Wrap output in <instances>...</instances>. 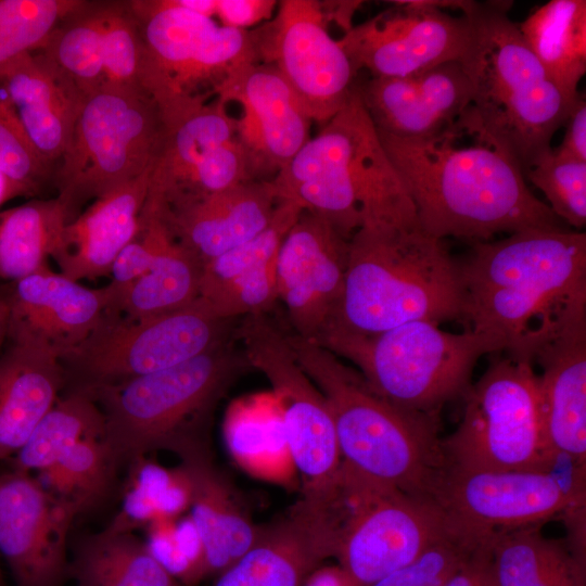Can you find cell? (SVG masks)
<instances>
[{
    "mask_svg": "<svg viewBox=\"0 0 586 586\" xmlns=\"http://www.w3.org/2000/svg\"><path fill=\"white\" fill-rule=\"evenodd\" d=\"M0 174L18 196L35 198L53 184L54 168L28 139L0 74Z\"/></svg>",
    "mask_w": 586,
    "mask_h": 586,
    "instance_id": "cell-44",
    "label": "cell"
},
{
    "mask_svg": "<svg viewBox=\"0 0 586 586\" xmlns=\"http://www.w3.org/2000/svg\"><path fill=\"white\" fill-rule=\"evenodd\" d=\"M237 337L251 368L267 378L280 402L284 441L303 488L329 481L342 463L333 419L288 334L267 314H258L239 320Z\"/></svg>",
    "mask_w": 586,
    "mask_h": 586,
    "instance_id": "cell-14",
    "label": "cell"
},
{
    "mask_svg": "<svg viewBox=\"0 0 586 586\" xmlns=\"http://www.w3.org/2000/svg\"><path fill=\"white\" fill-rule=\"evenodd\" d=\"M160 111L164 133L145 200L152 203L178 188L211 150L238 137L237 118L216 97L209 102L207 98H188Z\"/></svg>",
    "mask_w": 586,
    "mask_h": 586,
    "instance_id": "cell-30",
    "label": "cell"
},
{
    "mask_svg": "<svg viewBox=\"0 0 586 586\" xmlns=\"http://www.w3.org/2000/svg\"><path fill=\"white\" fill-rule=\"evenodd\" d=\"M302 208L279 201L270 224L258 234L203 267L200 296L222 319L267 314L278 301L276 260Z\"/></svg>",
    "mask_w": 586,
    "mask_h": 586,
    "instance_id": "cell-26",
    "label": "cell"
},
{
    "mask_svg": "<svg viewBox=\"0 0 586 586\" xmlns=\"http://www.w3.org/2000/svg\"><path fill=\"white\" fill-rule=\"evenodd\" d=\"M76 586H182L135 533L103 528L81 538L69 557Z\"/></svg>",
    "mask_w": 586,
    "mask_h": 586,
    "instance_id": "cell-34",
    "label": "cell"
},
{
    "mask_svg": "<svg viewBox=\"0 0 586 586\" xmlns=\"http://www.w3.org/2000/svg\"><path fill=\"white\" fill-rule=\"evenodd\" d=\"M495 533L461 524L408 564L370 586H445L463 565L491 545Z\"/></svg>",
    "mask_w": 586,
    "mask_h": 586,
    "instance_id": "cell-41",
    "label": "cell"
},
{
    "mask_svg": "<svg viewBox=\"0 0 586 586\" xmlns=\"http://www.w3.org/2000/svg\"><path fill=\"white\" fill-rule=\"evenodd\" d=\"M103 413L86 390H64L12 458V469L38 473L80 441L104 437Z\"/></svg>",
    "mask_w": 586,
    "mask_h": 586,
    "instance_id": "cell-38",
    "label": "cell"
},
{
    "mask_svg": "<svg viewBox=\"0 0 586 586\" xmlns=\"http://www.w3.org/2000/svg\"><path fill=\"white\" fill-rule=\"evenodd\" d=\"M313 342L351 361L390 403L424 413H440L447 402L463 396L477 360L506 348L498 336L468 329L447 332L429 321L377 334L328 330Z\"/></svg>",
    "mask_w": 586,
    "mask_h": 586,
    "instance_id": "cell-8",
    "label": "cell"
},
{
    "mask_svg": "<svg viewBox=\"0 0 586 586\" xmlns=\"http://www.w3.org/2000/svg\"><path fill=\"white\" fill-rule=\"evenodd\" d=\"M341 537L322 502L303 493L283 519L262 527L255 544L212 586H303L324 560L336 557Z\"/></svg>",
    "mask_w": 586,
    "mask_h": 586,
    "instance_id": "cell-23",
    "label": "cell"
},
{
    "mask_svg": "<svg viewBox=\"0 0 586 586\" xmlns=\"http://www.w3.org/2000/svg\"><path fill=\"white\" fill-rule=\"evenodd\" d=\"M252 369L237 335L175 367L88 391L120 466L167 450L182 460L211 455L208 428L233 382Z\"/></svg>",
    "mask_w": 586,
    "mask_h": 586,
    "instance_id": "cell-6",
    "label": "cell"
},
{
    "mask_svg": "<svg viewBox=\"0 0 586 586\" xmlns=\"http://www.w3.org/2000/svg\"><path fill=\"white\" fill-rule=\"evenodd\" d=\"M565 132L559 151L586 162V101L578 92L564 122Z\"/></svg>",
    "mask_w": 586,
    "mask_h": 586,
    "instance_id": "cell-47",
    "label": "cell"
},
{
    "mask_svg": "<svg viewBox=\"0 0 586 586\" xmlns=\"http://www.w3.org/2000/svg\"><path fill=\"white\" fill-rule=\"evenodd\" d=\"M5 343L0 351V460L16 455L65 388L56 355Z\"/></svg>",
    "mask_w": 586,
    "mask_h": 586,
    "instance_id": "cell-29",
    "label": "cell"
},
{
    "mask_svg": "<svg viewBox=\"0 0 586 586\" xmlns=\"http://www.w3.org/2000/svg\"><path fill=\"white\" fill-rule=\"evenodd\" d=\"M151 171L94 199L66 224L51 257L60 273L78 282L109 277L139 229Z\"/></svg>",
    "mask_w": 586,
    "mask_h": 586,
    "instance_id": "cell-27",
    "label": "cell"
},
{
    "mask_svg": "<svg viewBox=\"0 0 586 586\" xmlns=\"http://www.w3.org/2000/svg\"><path fill=\"white\" fill-rule=\"evenodd\" d=\"M303 586H359L339 564L320 565L306 578Z\"/></svg>",
    "mask_w": 586,
    "mask_h": 586,
    "instance_id": "cell-49",
    "label": "cell"
},
{
    "mask_svg": "<svg viewBox=\"0 0 586 586\" xmlns=\"http://www.w3.org/2000/svg\"><path fill=\"white\" fill-rule=\"evenodd\" d=\"M76 518L36 475L13 469L0 475V557L15 586H64Z\"/></svg>",
    "mask_w": 586,
    "mask_h": 586,
    "instance_id": "cell-19",
    "label": "cell"
},
{
    "mask_svg": "<svg viewBox=\"0 0 586 586\" xmlns=\"http://www.w3.org/2000/svg\"><path fill=\"white\" fill-rule=\"evenodd\" d=\"M525 180L539 189L547 206L564 224L578 230L586 226V162L551 146L524 170Z\"/></svg>",
    "mask_w": 586,
    "mask_h": 586,
    "instance_id": "cell-42",
    "label": "cell"
},
{
    "mask_svg": "<svg viewBox=\"0 0 586 586\" xmlns=\"http://www.w3.org/2000/svg\"><path fill=\"white\" fill-rule=\"evenodd\" d=\"M127 2L144 49L140 86L160 109L208 98L234 71L257 63L250 30L222 26L180 0Z\"/></svg>",
    "mask_w": 586,
    "mask_h": 586,
    "instance_id": "cell-12",
    "label": "cell"
},
{
    "mask_svg": "<svg viewBox=\"0 0 586 586\" xmlns=\"http://www.w3.org/2000/svg\"><path fill=\"white\" fill-rule=\"evenodd\" d=\"M378 133L413 204L419 228L430 237L474 243L498 233L564 228L531 192L520 166L486 133L470 106L424 138Z\"/></svg>",
    "mask_w": 586,
    "mask_h": 586,
    "instance_id": "cell-1",
    "label": "cell"
},
{
    "mask_svg": "<svg viewBox=\"0 0 586 586\" xmlns=\"http://www.w3.org/2000/svg\"><path fill=\"white\" fill-rule=\"evenodd\" d=\"M499 353L463 395L464 411L458 428L442 440L445 467L550 470L561 457L545 434L534 366L527 359Z\"/></svg>",
    "mask_w": 586,
    "mask_h": 586,
    "instance_id": "cell-10",
    "label": "cell"
},
{
    "mask_svg": "<svg viewBox=\"0 0 586 586\" xmlns=\"http://www.w3.org/2000/svg\"><path fill=\"white\" fill-rule=\"evenodd\" d=\"M349 240L326 219L302 211L276 260L277 297L295 335L316 341L341 297Z\"/></svg>",
    "mask_w": 586,
    "mask_h": 586,
    "instance_id": "cell-20",
    "label": "cell"
},
{
    "mask_svg": "<svg viewBox=\"0 0 586 586\" xmlns=\"http://www.w3.org/2000/svg\"><path fill=\"white\" fill-rule=\"evenodd\" d=\"M110 1H85L53 29L40 52L82 95L104 84L103 38Z\"/></svg>",
    "mask_w": 586,
    "mask_h": 586,
    "instance_id": "cell-37",
    "label": "cell"
},
{
    "mask_svg": "<svg viewBox=\"0 0 586 586\" xmlns=\"http://www.w3.org/2000/svg\"><path fill=\"white\" fill-rule=\"evenodd\" d=\"M491 546L492 543L463 565L445 586H497L491 563Z\"/></svg>",
    "mask_w": 586,
    "mask_h": 586,
    "instance_id": "cell-48",
    "label": "cell"
},
{
    "mask_svg": "<svg viewBox=\"0 0 586 586\" xmlns=\"http://www.w3.org/2000/svg\"><path fill=\"white\" fill-rule=\"evenodd\" d=\"M81 0H0V67L38 51Z\"/></svg>",
    "mask_w": 586,
    "mask_h": 586,
    "instance_id": "cell-43",
    "label": "cell"
},
{
    "mask_svg": "<svg viewBox=\"0 0 586 586\" xmlns=\"http://www.w3.org/2000/svg\"><path fill=\"white\" fill-rule=\"evenodd\" d=\"M357 86L377 130L398 138L434 135L472 101V87L459 61L405 77H371Z\"/></svg>",
    "mask_w": 586,
    "mask_h": 586,
    "instance_id": "cell-25",
    "label": "cell"
},
{
    "mask_svg": "<svg viewBox=\"0 0 586 586\" xmlns=\"http://www.w3.org/2000/svg\"><path fill=\"white\" fill-rule=\"evenodd\" d=\"M277 7L275 0H216L214 16L222 26L250 30L271 20Z\"/></svg>",
    "mask_w": 586,
    "mask_h": 586,
    "instance_id": "cell-46",
    "label": "cell"
},
{
    "mask_svg": "<svg viewBox=\"0 0 586 586\" xmlns=\"http://www.w3.org/2000/svg\"><path fill=\"white\" fill-rule=\"evenodd\" d=\"M17 192L10 182L0 174V205L11 199L17 198Z\"/></svg>",
    "mask_w": 586,
    "mask_h": 586,
    "instance_id": "cell-51",
    "label": "cell"
},
{
    "mask_svg": "<svg viewBox=\"0 0 586 586\" xmlns=\"http://www.w3.org/2000/svg\"><path fill=\"white\" fill-rule=\"evenodd\" d=\"M0 583H3V578H2V574H1V569H0Z\"/></svg>",
    "mask_w": 586,
    "mask_h": 586,
    "instance_id": "cell-52",
    "label": "cell"
},
{
    "mask_svg": "<svg viewBox=\"0 0 586 586\" xmlns=\"http://www.w3.org/2000/svg\"><path fill=\"white\" fill-rule=\"evenodd\" d=\"M11 101L31 144L55 168L66 152L82 95L38 51L0 67Z\"/></svg>",
    "mask_w": 586,
    "mask_h": 586,
    "instance_id": "cell-28",
    "label": "cell"
},
{
    "mask_svg": "<svg viewBox=\"0 0 586 586\" xmlns=\"http://www.w3.org/2000/svg\"><path fill=\"white\" fill-rule=\"evenodd\" d=\"M8 315V305L3 294L0 291V351L7 341Z\"/></svg>",
    "mask_w": 586,
    "mask_h": 586,
    "instance_id": "cell-50",
    "label": "cell"
},
{
    "mask_svg": "<svg viewBox=\"0 0 586 586\" xmlns=\"http://www.w3.org/2000/svg\"><path fill=\"white\" fill-rule=\"evenodd\" d=\"M585 471L560 458L550 470L469 471L444 467L432 496L457 521L497 532L540 525L585 509Z\"/></svg>",
    "mask_w": 586,
    "mask_h": 586,
    "instance_id": "cell-13",
    "label": "cell"
},
{
    "mask_svg": "<svg viewBox=\"0 0 586 586\" xmlns=\"http://www.w3.org/2000/svg\"><path fill=\"white\" fill-rule=\"evenodd\" d=\"M391 9L353 26L339 40L356 73L405 77L461 61L472 23L435 8L431 0L396 1Z\"/></svg>",
    "mask_w": 586,
    "mask_h": 586,
    "instance_id": "cell-18",
    "label": "cell"
},
{
    "mask_svg": "<svg viewBox=\"0 0 586 586\" xmlns=\"http://www.w3.org/2000/svg\"><path fill=\"white\" fill-rule=\"evenodd\" d=\"M511 4L471 2L462 15L472 23V40L460 63L472 87L471 111L524 173L550 148L575 99L556 86L527 47L508 15Z\"/></svg>",
    "mask_w": 586,
    "mask_h": 586,
    "instance_id": "cell-7",
    "label": "cell"
},
{
    "mask_svg": "<svg viewBox=\"0 0 586 586\" xmlns=\"http://www.w3.org/2000/svg\"><path fill=\"white\" fill-rule=\"evenodd\" d=\"M286 334L297 361L328 403L342 462L373 482L432 496L445 467L440 413L390 403L330 351Z\"/></svg>",
    "mask_w": 586,
    "mask_h": 586,
    "instance_id": "cell-4",
    "label": "cell"
},
{
    "mask_svg": "<svg viewBox=\"0 0 586 586\" xmlns=\"http://www.w3.org/2000/svg\"><path fill=\"white\" fill-rule=\"evenodd\" d=\"M203 267L169 233L142 277L119 291L106 284L112 308L129 318H145L183 307L200 296Z\"/></svg>",
    "mask_w": 586,
    "mask_h": 586,
    "instance_id": "cell-36",
    "label": "cell"
},
{
    "mask_svg": "<svg viewBox=\"0 0 586 586\" xmlns=\"http://www.w3.org/2000/svg\"><path fill=\"white\" fill-rule=\"evenodd\" d=\"M536 526L497 531L491 563L497 586H586L585 553Z\"/></svg>",
    "mask_w": 586,
    "mask_h": 586,
    "instance_id": "cell-32",
    "label": "cell"
},
{
    "mask_svg": "<svg viewBox=\"0 0 586 586\" xmlns=\"http://www.w3.org/2000/svg\"><path fill=\"white\" fill-rule=\"evenodd\" d=\"M190 505V483L184 468L165 469L146 457L129 463L120 507L104 527L135 533L157 520L175 519Z\"/></svg>",
    "mask_w": 586,
    "mask_h": 586,
    "instance_id": "cell-40",
    "label": "cell"
},
{
    "mask_svg": "<svg viewBox=\"0 0 586 586\" xmlns=\"http://www.w3.org/2000/svg\"><path fill=\"white\" fill-rule=\"evenodd\" d=\"M271 182L279 201L322 217L348 240L366 227H419L357 84L342 109Z\"/></svg>",
    "mask_w": 586,
    "mask_h": 586,
    "instance_id": "cell-2",
    "label": "cell"
},
{
    "mask_svg": "<svg viewBox=\"0 0 586 586\" xmlns=\"http://www.w3.org/2000/svg\"><path fill=\"white\" fill-rule=\"evenodd\" d=\"M279 200L271 180H251L206 196L161 207L174 240L203 266L251 240L271 221Z\"/></svg>",
    "mask_w": 586,
    "mask_h": 586,
    "instance_id": "cell-24",
    "label": "cell"
},
{
    "mask_svg": "<svg viewBox=\"0 0 586 586\" xmlns=\"http://www.w3.org/2000/svg\"><path fill=\"white\" fill-rule=\"evenodd\" d=\"M462 313L458 260L443 240L419 227H366L349 240L342 294L322 333L377 334L412 321L440 326L461 320Z\"/></svg>",
    "mask_w": 586,
    "mask_h": 586,
    "instance_id": "cell-3",
    "label": "cell"
},
{
    "mask_svg": "<svg viewBox=\"0 0 586 586\" xmlns=\"http://www.w3.org/2000/svg\"><path fill=\"white\" fill-rule=\"evenodd\" d=\"M506 354L537 364L544 430L559 457L586 467V289Z\"/></svg>",
    "mask_w": 586,
    "mask_h": 586,
    "instance_id": "cell-17",
    "label": "cell"
},
{
    "mask_svg": "<svg viewBox=\"0 0 586 586\" xmlns=\"http://www.w3.org/2000/svg\"><path fill=\"white\" fill-rule=\"evenodd\" d=\"M518 26L549 78L575 99L586 73V1L551 0Z\"/></svg>",
    "mask_w": 586,
    "mask_h": 586,
    "instance_id": "cell-33",
    "label": "cell"
},
{
    "mask_svg": "<svg viewBox=\"0 0 586 586\" xmlns=\"http://www.w3.org/2000/svg\"><path fill=\"white\" fill-rule=\"evenodd\" d=\"M239 320L218 317L201 297L145 318L112 310L60 358L64 390L117 384L183 364L234 337Z\"/></svg>",
    "mask_w": 586,
    "mask_h": 586,
    "instance_id": "cell-11",
    "label": "cell"
},
{
    "mask_svg": "<svg viewBox=\"0 0 586 586\" xmlns=\"http://www.w3.org/2000/svg\"><path fill=\"white\" fill-rule=\"evenodd\" d=\"M190 483V519L203 545L207 577L217 576L258 539L253 524L214 468L211 455L182 460Z\"/></svg>",
    "mask_w": 586,
    "mask_h": 586,
    "instance_id": "cell-31",
    "label": "cell"
},
{
    "mask_svg": "<svg viewBox=\"0 0 586 586\" xmlns=\"http://www.w3.org/2000/svg\"><path fill=\"white\" fill-rule=\"evenodd\" d=\"M458 260L466 329L513 349L538 323L586 289V233L531 229L471 243Z\"/></svg>",
    "mask_w": 586,
    "mask_h": 586,
    "instance_id": "cell-5",
    "label": "cell"
},
{
    "mask_svg": "<svg viewBox=\"0 0 586 586\" xmlns=\"http://www.w3.org/2000/svg\"><path fill=\"white\" fill-rule=\"evenodd\" d=\"M73 219L59 198L31 199L0 211V285L49 265L61 233Z\"/></svg>",
    "mask_w": 586,
    "mask_h": 586,
    "instance_id": "cell-35",
    "label": "cell"
},
{
    "mask_svg": "<svg viewBox=\"0 0 586 586\" xmlns=\"http://www.w3.org/2000/svg\"><path fill=\"white\" fill-rule=\"evenodd\" d=\"M461 524L432 496L368 481L335 558L359 586H370Z\"/></svg>",
    "mask_w": 586,
    "mask_h": 586,
    "instance_id": "cell-16",
    "label": "cell"
},
{
    "mask_svg": "<svg viewBox=\"0 0 586 586\" xmlns=\"http://www.w3.org/2000/svg\"><path fill=\"white\" fill-rule=\"evenodd\" d=\"M214 95L237 102L242 113L238 138L256 180H271L310 139L309 118L281 74L271 65L249 63L229 75Z\"/></svg>",
    "mask_w": 586,
    "mask_h": 586,
    "instance_id": "cell-22",
    "label": "cell"
},
{
    "mask_svg": "<svg viewBox=\"0 0 586 586\" xmlns=\"http://www.w3.org/2000/svg\"><path fill=\"white\" fill-rule=\"evenodd\" d=\"M143 55L140 31L128 2L110 1L103 38L104 84L142 89Z\"/></svg>",
    "mask_w": 586,
    "mask_h": 586,
    "instance_id": "cell-45",
    "label": "cell"
},
{
    "mask_svg": "<svg viewBox=\"0 0 586 586\" xmlns=\"http://www.w3.org/2000/svg\"><path fill=\"white\" fill-rule=\"evenodd\" d=\"M0 586H4V583H0Z\"/></svg>",
    "mask_w": 586,
    "mask_h": 586,
    "instance_id": "cell-53",
    "label": "cell"
},
{
    "mask_svg": "<svg viewBox=\"0 0 586 586\" xmlns=\"http://www.w3.org/2000/svg\"><path fill=\"white\" fill-rule=\"evenodd\" d=\"M118 466L104 437H93L78 442L35 475L48 493L79 517L104 501Z\"/></svg>",
    "mask_w": 586,
    "mask_h": 586,
    "instance_id": "cell-39",
    "label": "cell"
},
{
    "mask_svg": "<svg viewBox=\"0 0 586 586\" xmlns=\"http://www.w3.org/2000/svg\"><path fill=\"white\" fill-rule=\"evenodd\" d=\"M8 305L7 340L61 358L81 344L113 310L106 285L91 289L49 265L0 285Z\"/></svg>",
    "mask_w": 586,
    "mask_h": 586,
    "instance_id": "cell-21",
    "label": "cell"
},
{
    "mask_svg": "<svg viewBox=\"0 0 586 586\" xmlns=\"http://www.w3.org/2000/svg\"><path fill=\"white\" fill-rule=\"evenodd\" d=\"M323 2L282 0L268 22L251 29L257 63L273 66L313 122L326 124L356 87L347 54L329 30Z\"/></svg>",
    "mask_w": 586,
    "mask_h": 586,
    "instance_id": "cell-15",
    "label": "cell"
},
{
    "mask_svg": "<svg viewBox=\"0 0 586 586\" xmlns=\"http://www.w3.org/2000/svg\"><path fill=\"white\" fill-rule=\"evenodd\" d=\"M163 133L160 107L140 88L104 84L85 95L53 178L73 219L89 202L152 170Z\"/></svg>",
    "mask_w": 586,
    "mask_h": 586,
    "instance_id": "cell-9",
    "label": "cell"
}]
</instances>
